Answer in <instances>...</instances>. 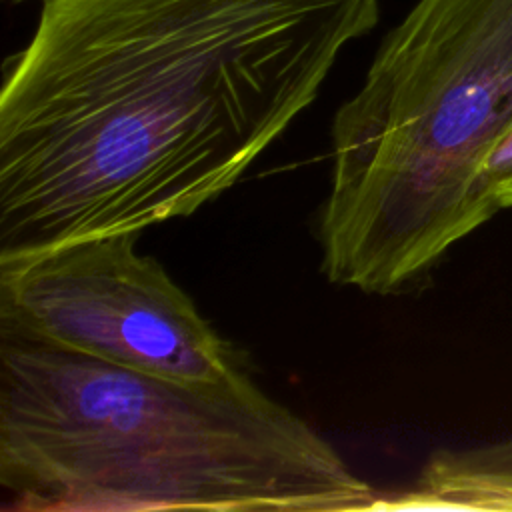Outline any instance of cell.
Here are the masks:
<instances>
[{
	"label": "cell",
	"instance_id": "cell-4",
	"mask_svg": "<svg viewBox=\"0 0 512 512\" xmlns=\"http://www.w3.org/2000/svg\"><path fill=\"white\" fill-rule=\"evenodd\" d=\"M374 510H512V434L434 452L412 486L380 494Z\"/></svg>",
	"mask_w": 512,
	"mask_h": 512
},
{
	"label": "cell",
	"instance_id": "cell-3",
	"mask_svg": "<svg viewBox=\"0 0 512 512\" xmlns=\"http://www.w3.org/2000/svg\"><path fill=\"white\" fill-rule=\"evenodd\" d=\"M138 232L64 242L0 260V326L128 370L224 382L238 352L198 312Z\"/></svg>",
	"mask_w": 512,
	"mask_h": 512
},
{
	"label": "cell",
	"instance_id": "cell-1",
	"mask_svg": "<svg viewBox=\"0 0 512 512\" xmlns=\"http://www.w3.org/2000/svg\"><path fill=\"white\" fill-rule=\"evenodd\" d=\"M378 14V0H42L0 92V260L194 214Z\"/></svg>",
	"mask_w": 512,
	"mask_h": 512
},
{
	"label": "cell",
	"instance_id": "cell-7",
	"mask_svg": "<svg viewBox=\"0 0 512 512\" xmlns=\"http://www.w3.org/2000/svg\"><path fill=\"white\" fill-rule=\"evenodd\" d=\"M14 2H22V0H14Z\"/></svg>",
	"mask_w": 512,
	"mask_h": 512
},
{
	"label": "cell",
	"instance_id": "cell-5",
	"mask_svg": "<svg viewBox=\"0 0 512 512\" xmlns=\"http://www.w3.org/2000/svg\"><path fill=\"white\" fill-rule=\"evenodd\" d=\"M510 176H512V132L502 142V146L496 150V154L492 156V160H490V164L486 168V186L492 192L496 202H498V188H500V184L506 182Z\"/></svg>",
	"mask_w": 512,
	"mask_h": 512
},
{
	"label": "cell",
	"instance_id": "cell-2",
	"mask_svg": "<svg viewBox=\"0 0 512 512\" xmlns=\"http://www.w3.org/2000/svg\"><path fill=\"white\" fill-rule=\"evenodd\" d=\"M4 510H374L302 416L240 374L152 376L0 326Z\"/></svg>",
	"mask_w": 512,
	"mask_h": 512
},
{
	"label": "cell",
	"instance_id": "cell-6",
	"mask_svg": "<svg viewBox=\"0 0 512 512\" xmlns=\"http://www.w3.org/2000/svg\"><path fill=\"white\" fill-rule=\"evenodd\" d=\"M498 204H500V208H512V176L500 184Z\"/></svg>",
	"mask_w": 512,
	"mask_h": 512
}]
</instances>
